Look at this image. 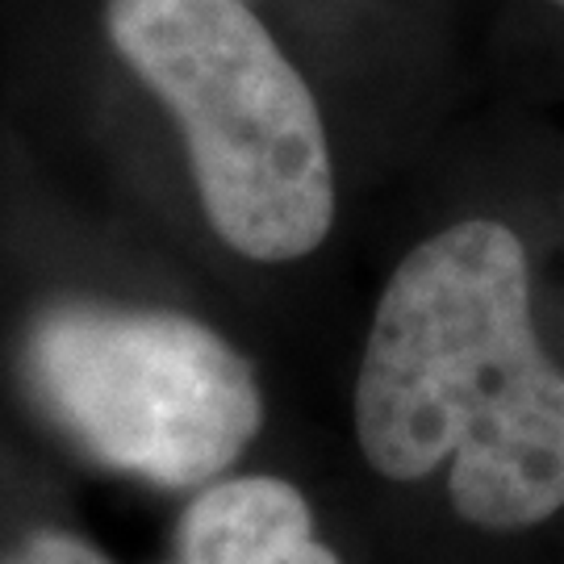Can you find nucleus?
I'll use <instances>...</instances> for the list:
<instances>
[{
    "instance_id": "nucleus-6",
    "label": "nucleus",
    "mask_w": 564,
    "mask_h": 564,
    "mask_svg": "<svg viewBox=\"0 0 564 564\" xmlns=\"http://www.w3.org/2000/svg\"><path fill=\"white\" fill-rule=\"evenodd\" d=\"M552 4H561V9H564V0H552Z\"/></svg>"
},
{
    "instance_id": "nucleus-5",
    "label": "nucleus",
    "mask_w": 564,
    "mask_h": 564,
    "mask_svg": "<svg viewBox=\"0 0 564 564\" xmlns=\"http://www.w3.org/2000/svg\"><path fill=\"white\" fill-rule=\"evenodd\" d=\"M0 564H113L105 552L80 540V535H67V531H39L30 540H21L9 556H0Z\"/></svg>"
},
{
    "instance_id": "nucleus-2",
    "label": "nucleus",
    "mask_w": 564,
    "mask_h": 564,
    "mask_svg": "<svg viewBox=\"0 0 564 564\" xmlns=\"http://www.w3.org/2000/svg\"><path fill=\"white\" fill-rule=\"evenodd\" d=\"M118 55L184 130L197 193L226 247L310 256L335 223L323 113L242 0H105Z\"/></svg>"
},
{
    "instance_id": "nucleus-3",
    "label": "nucleus",
    "mask_w": 564,
    "mask_h": 564,
    "mask_svg": "<svg viewBox=\"0 0 564 564\" xmlns=\"http://www.w3.org/2000/svg\"><path fill=\"white\" fill-rule=\"evenodd\" d=\"M25 377L93 460L167 489L214 481L263 423L251 364L172 310L59 305L30 330Z\"/></svg>"
},
{
    "instance_id": "nucleus-1",
    "label": "nucleus",
    "mask_w": 564,
    "mask_h": 564,
    "mask_svg": "<svg viewBox=\"0 0 564 564\" xmlns=\"http://www.w3.org/2000/svg\"><path fill=\"white\" fill-rule=\"evenodd\" d=\"M356 440L389 481L447 468L456 514L481 531L564 510V368L540 343L510 226L468 218L393 268L364 343Z\"/></svg>"
},
{
    "instance_id": "nucleus-4",
    "label": "nucleus",
    "mask_w": 564,
    "mask_h": 564,
    "mask_svg": "<svg viewBox=\"0 0 564 564\" xmlns=\"http://www.w3.org/2000/svg\"><path fill=\"white\" fill-rule=\"evenodd\" d=\"M176 564H343L314 535L297 485L230 477L205 485L176 523Z\"/></svg>"
}]
</instances>
